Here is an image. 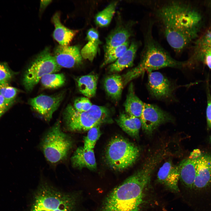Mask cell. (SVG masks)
Wrapping results in <instances>:
<instances>
[{
  "label": "cell",
  "mask_w": 211,
  "mask_h": 211,
  "mask_svg": "<svg viewBox=\"0 0 211 211\" xmlns=\"http://www.w3.org/2000/svg\"><path fill=\"white\" fill-rule=\"evenodd\" d=\"M130 28L119 27L113 30L106 39L105 52L120 45L128 40L131 35Z\"/></svg>",
  "instance_id": "obj_19"
},
{
  "label": "cell",
  "mask_w": 211,
  "mask_h": 211,
  "mask_svg": "<svg viewBox=\"0 0 211 211\" xmlns=\"http://www.w3.org/2000/svg\"><path fill=\"white\" fill-rule=\"evenodd\" d=\"M129 40L118 46L105 52L104 61L101 67L115 62L121 56L127 49L130 46Z\"/></svg>",
  "instance_id": "obj_26"
},
{
  "label": "cell",
  "mask_w": 211,
  "mask_h": 211,
  "mask_svg": "<svg viewBox=\"0 0 211 211\" xmlns=\"http://www.w3.org/2000/svg\"><path fill=\"white\" fill-rule=\"evenodd\" d=\"M140 119L143 131L150 134L161 125L171 120L172 118L157 106L144 103Z\"/></svg>",
  "instance_id": "obj_9"
},
{
  "label": "cell",
  "mask_w": 211,
  "mask_h": 211,
  "mask_svg": "<svg viewBox=\"0 0 211 211\" xmlns=\"http://www.w3.org/2000/svg\"><path fill=\"white\" fill-rule=\"evenodd\" d=\"M98 78L97 75L90 74L78 78L77 83L79 91L88 98L93 97L96 93Z\"/></svg>",
  "instance_id": "obj_22"
},
{
  "label": "cell",
  "mask_w": 211,
  "mask_h": 211,
  "mask_svg": "<svg viewBox=\"0 0 211 211\" xmlns=\"http://www.w3.org/2000/svg\"><path fill=\"white\" fill-rule=\"evenodd\" d=\"M205 52L206 63L209 68L211 69V52L207 50H205Z\"/></svg>",
  "instance_id": "obj_33"
},
{
  "label": "cell",
  "mask_w": 211,
  "mask_h": 211,
  "mask_svg": "<svg viewBox=\"0 0 211 211\" xmlns=\"http://www.w3.org/2000/svg\"><path fill=\"white\" fill-rule=\"evenodd\" d=\"M61 68L49 48L46 47L31 62L25 72L23 79L25 89L31 91L43 76L57 72Z\"/></svg>",
  "instance_id": "obj_8"
},
{
  "label": "cell",
  "mask_w": 211,
  "mask_h": 211,
  "mask_svg": "<svg viewBox=\"0 0 211 211\" xmlns=\"http://www.w3.org/2000/svg\"><path fill=\"white\" fill-rule=\"evenodd\" d=\"M64 94L61 93L52 96L41 95L31 99L29 103L35 110L48 122L62 101Z\"/></svg>",
  "instance_id": "obj_10"
},
{
  "label": "cell",
  "mask_w": 211,
  "mask_h": 211,
  "mask_svg": "<svg viewBox=\"0 0 211 211\" xmlns=\"http://www.w3.org/2000/svg\"><path fill=\"white\" fill-rule=\"evenodd\" d=\"M15 88L8 83H0V95L7 101L13 103L18 92Z\"/></svg>",
  "instance_id": "obj_28"
},
{
  "label": "cell",
  "mask_w": 211,
  "mask_h": 211,
  "mask_svg": "<svg viewBox=\"0 0 211 211\" xmlns=\"http://www.w3.org/2000/svg\"><path fill=\"white\" fill-rule=\"evenodd\" d=\"M197 159L188 158L178 166L180 180L185 189L191 193L196 175Z\"/></svg>",
  "instance_id": "obj_14"
},
{
  "label": "cell",
  "mask_w": 211,
  "mask_h": 211,
  "mask_svg": "<svg viewBox=\"0 0 211 211\" xmlns=\"http://www.w3.org/2000/svg\"><path fill=\"white\" fill-rule=\"evenodd\" d=\"M87 42L81 50L83 58L92 62L98 51L101 41L98 31L95 28L90 29L87 33Z\"/></svg>",
  "instance_id": "obj_18"
},
{
  "label": "cell",
  "mask_w": 211,
  "mask_h": 211,
  "mask_svg": "<svg viewBox=\"0 0 211 211\" xmlns=\"http://www.w3.org/2000/svg\"><path fill=\"white\" fill-rule=\"evenodd\" d=\"M120 127L130 136L138 138L139 131L141 127L139 118L124 113H121L117 119Z\"/></svg>",
  "instance_id": "obj_20"
},
{
  "label": "cell",
  "mask_w": 211,
  "mask_h": 211,
  "mask_svg": "<svg viewBox=\"0 0 211 211\" xmlns=\"http://www.w3.org/2000/svg\"><path fill=\"white\" fill-rule=\"evenodd\" d=\"M52 1L51 0H41L40 2V10L42 11L45 9V8L50 4Z\"/></svg>",
  "instance_id": "obj_36"
},
{
  "label": "cell",
  "mask_w": 211,
  "mask_h": 211,
  "mask_svg": "<svg viewBox=\"0 0 211 211\" xmlns=\"http://www.w3.org/2000/svg\"><path fill=\"white\" fill-rule=\"evenodd\" d=\"M104 85L106 91L111 97L115 100L120 98L124 86L121 76L114 74L108 76L104 80Z\"/></svg>",
  "instance_id": "obj_23"
},
{
  "label": "cell",
  "mask_w": 211,
  "mask_h": 211,
  "mask_svg": "<svg viewBox=\"0 0 211 211\" xmlns=\"http://www.w3.org/2000/svg\"><path fill=\"white\" fill-rule=\"evenodd\" d=\"M79 195L64 193L47 184H43L34 195L31 211H75L79 201Z\"/></svg>",
  "instance_id": "obj_4"
},
{
  "label": "cell",
  "mask_w": 211,
  "mask_h": 211,
  "mask_svg": "<svg viewBox=\"0 0 211 211\" xmlns=\"http://www.w3.org/2000/svg\"><path fill=\"white\" fill-rule=\"evenodd\" d=\"M148 87L151 95L157 99L170 98L173 89L170 81L158 72H148Z\"/></svg>",
  "instance_id": "obj_12"
},
{
  "label": "cell",
  "mask_w": 211,
  "mask_h": 211,
  "mask_svg": "<svg viewBox=\"0 0 211 211\" xmlns=\"http://www.w3.org/2000/svg\"><path fill=\"white\" fill-rule=\"evenodd\" d=\"M144 103L135 94L132 83L130 84L124 106L127 114L140 118Z\"/></svg>",
  "instance_id": "obj_21"
},
{
  "label": "cell",
  "mask_w": 211,
  "mask_h": 211,
  "mask_svg": "<svg viewBox=\"0 0 211 211\" xmlns=\"http://www.w3.org/2000/svg\"><path fill=\"white\" fill-rule=\"evenodd\" d=\"M52 21L55 27L53 34L54 39L59 45L68 46L77 33V30L69 29L64 25L61 22L59 12L54 14Z\"/></svg>",
  "instance_id": "obj_16"
},
{
  "label": "cell",
  "mask_w": 211,
  "mask_h": 211,
  "mask_svg": "<svg viewBox=\"0 0 211 211\" xmlns=\"http://www.w3.org/2000/svg\"><path fill=\"white\" fill-rule=\"evenodd\" d=\"M209 140H210V142L211 143V136L210 137Z\"/></svg>",
  "instance_id": "obj_37"
},
{
  "label": "cell",
  "mask_w": 211,
  "mask_h": 211,
  "mask_svg": "<svg viewBox=\"0 0 211 211\" xmlns=\"http://www.w3.org/2000/svg\"><path fill=\"white\" fill-rule=\"evenodd\" d=\"M207 106L206 109V118L207 129H211V96L209 89L207 91Z\"/></svg>",
  "instance_id": "obj_31"
},
{
  "label": "cell",
  "mask_w": 211,
  "mask_h": 211,
  "mask_svg": "<svg viewBox=\"0 0 211 211\" xmlns=\"http://www.w3.org/2000/svg\"><path fill=\"white\" fill-rule=\"evenodd\" d=\"M152 23H150L144 35V44L138 65L127 72L125 76L129 81L146 71L148 72L165 67L181 68L186 63L172 58L153 38Z\"/></svg>",
  "instance_id": "obj_3"
},
{
  "label": "cell",
  "mask_w": 211,
  "mask_h": 211,
  "mask_svg": "<svg viewBox=\"0 0 211 211\" xmlns=\"http://www.w3.org/2000/svg\"><path fill=\"white\" fill-rule=\"evenodd\" d=\"M156 13L169 44L176 52H181L195 35L197 14L186 4L175 1L162 5Z\"/></svg>",
  "instance_id": "obj_2"
},
{
  "label": "cell",
  "mask_w": 211,
  "mask_h": 211,
  "mask_svg": "<svg viewBox=\"0 0 211 211\" xmlns=\"http://www.w3.org/2000/svg\"><path fill=\"white\" fill-rule=\"evenodd\" d=\"M40 81L42 85L46 88L56 89L64 84L65 78L63 74L52 73L44 75Z\"/></svg>",
  "instance_id": "obj_25"
},
{
  "label": "cell",
  "mask_w": 211,
  "mask_h": 211,
  "mask_svg": "<svg viewBox=\"0 0 211 211\" xmlns=\"http://www.w3.org/2000/svg\"><path fill=\"white\" fill-rule=\"evenodd\" d=\"M109 116V110L104 106L93 105L88 110L81 112L69 104L64 111L63 118L67 130L80 132L99 126L107 120Z\"/></svg>",
  "instance_id": "obj_5"
},
{
  "label": "cell",
  "mask_w": 211,
  "mask_h": 211,
  "mask_svg": "<svg viewBox=\"0 0 211 211\" xmlns=\"http://www.w3.org/2000/svg\"><path fill=\"white\" fill-rule=\"evenodd\" d=\"M12 102L8 101L0 95V118L7 110Z\"/></svg>",
  "instance_id": "obj_32"
},
{
  "label": "cell",
  "mask_w": 211,
  "mask_h": 211,
  "mask_svg": "<svg viewBox=\"0 0 211 211\" xmlns=\"http://www.w3.org/2000/svg\"><path fill=\"white\" fill-rule=\"evenodd\" d=\"M201 154L202 153L200 150L196 149L191 153L189 157L193 159H197L199 157Z\"/></svg>",
  "instance_id": "obj_35"
},
{
  "label": "cell",
  "mask_w": 211,
  "mask_h": 211,
  "mask_svg": "<svg viewBox=\"0 0 211 211\" xmlns=\"http://www.w3.org/2000/svg\"><path fill=\"white\" fill-rule=\"evenodd\" d=\"M206 38L205 42V50L211 52V33H209Z\"/></svg>",
  "instance_id": "obj_34"
},
{
  "label": "cell",
  "mask_w": 211,
  "mask_h": 211,
  "mask_svg": "<svg viewBox=\"0 0 211 211\" xmlns=\"http://www.w3.org/2000/svg\"><path fill=\"white\" fill-rule=\"evenodd\" d=\"M158 161L150 159L106 197L100 211H142L150 202L151 179Z\"/></svg>",
  "instance_id": "obj_1"
},
{
  "label": "cell",
  "mask_w": 211,
  "mask_h": 211,
  "mask_svg": "<svg viewBox=\"0 0 211 211\" xmlns=\"http://www.w3.org/2000/svg\"><path fill=\"white\" fill-rule=\"evenodd\" d=\"M118 1L111 3L96 15L95 21L96 25L100 27H104L110 23L115 13Z\"/></svg>",
  "instance_id": "obj_24"
},
{
  "label": "cell",
  "mask_w": 211,
  "mask_h": 211,
  "mask_svg": "<svg viewBox=\"0 0 211 211\" xmlns=\"http://www.w3.org/2000/svg\"><path fill=\"white\" fill-rule=\"evenodd\" d=\"M71 161L72 166L75 168L81 169L86 168L91 170L96 169L93 149L86 150L83 147L77 149L71 158Z\"/></svg>",
  "instance_id": "obj_15"
},
{
  "label": "cell",
  "mask_w": 211,
  "mask_h": 211,
  "mask_svg": "<svg viewBox=\"0 0 211 211\" xmlns=\"http://www.w3.org/2000/svg\"><path fill=\"white\" fill-rule=\"evenodd\" d=\"M72 145L70 137L62 131L58 120L45 134L40 146L47 161L55 164L67 159Z\"/></svg>",
  "instance_id": "obj_6"
},
{
  "label": "cell",
  "mask_w": 211,
  "mask_h": 211,
  "mask_svg": "<svg viewBox=\"0 0 211 211\" xmlns=\"http://www.w3.org/2000/svg\"><path fill=\"white\" fill-rule=\"evenodd\" d=\"M180 176L179 166L169 161L164 163L159 169L157 173V180L170 191L177 193L180 191L178 186Z\"/></svg>",
  "instance_id": "obj_13"
},
{
  "label": "cell",
  "mask_w": 211,
  "mask_h": 211,
  "mask_svg": "<svg viewBox=\"0 0 211 211\" xmlns=\"http://www.w3.org/2000/svg\"><path fill=\"white\" fill-rule=\"evenodd\" d=\"M92 105L88 98L81 97L75 100L73 107L76 110L82 112L88 110Z\"/></svg>",
  "instance_id": "obj_29"
},
{
  "label": "cell",
  "mask_w": 211,
  "mask_h": 211,
  "mask_svg": "<svg viewBox=\"0 0 211 211\" xmlns=\"http://www.w3.org/2000/svg\"><path fill=\"white\" fill-rule=\"evenodd\" d=\"M12 75V72L7 65L0 63V83H8Z\"/></svg>",
  "instance_id": "obj_30"
},
{
  "label": "cell",
  "mask_w": 211,
  "mask_h": 211,
  "mask_svg": "<svg viewBox=\"0 0 211 211\" xmlns=\"http://www.w3.org/2000/svg\"><path fill=\"white\" fill-rule=\"evenodd\" d=\"M55 60L61 67L71 68L82 63L83 58L79 47L77 45L69 46L59 45L54 50Z\"/></svg>",
  "instance_id": "obj_11"
},
{
  "label": "cell",
  "mask_w": 211,
  "mask_h": 211,
  "mask_svg": "<svg viewBox=\"0 0 211 211\" xmlns=\"http://www.w3.org/2000/svg\"><path fill=\"white\" fill-rule=\"evenodd\" d=\"M101 135L99 126L94 127L88 131L84 139L83 147L86 150L93 149L96 143Z\"/></svg>",
  "instance_id": "obj_27"
},
{
  "label": "cell",
  "mask_w": 211,
  "mask_h": 211,
  "mask_svg": "<svg viewBox=\"0 0 211 211\" xmlns=\"http://www.w3.org/2000/svg\"><path fill=\"white\" fill-rule=\"evenodd\" d=\"M139 154L137 147L122 137L115 136L111 139L107 147L106 160L111 169L121 171L133 164Z\"/></svg>",
  "instance_id": "obj_7"
},
{
  "label": "cell",
  "mask_w": 211,
  "mask_h": 211,
  "mask_svg": "<svg viewBox=\"0 0 211 211\" xmlns=\"http://www.w3.org/2000/svg\"><path fill=\"white\" fill-rule=\"evenodd\" d=\"M140 45L139 42L132 41L123 54L109 66V72H118L125 68L132 66Z\"/></svg>",
  "instance_id": "obj_17"
}]
</instances>
